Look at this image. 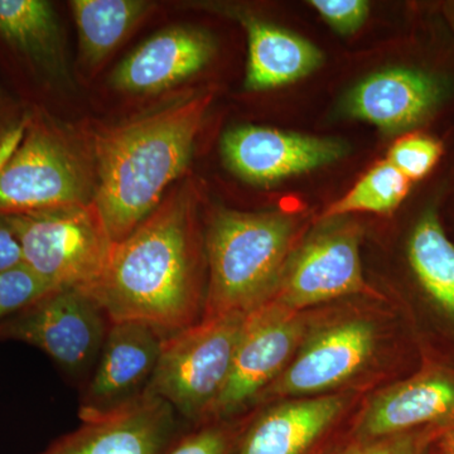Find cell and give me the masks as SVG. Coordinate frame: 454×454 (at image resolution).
<instances>
[{
	"instance_id": "14",
	"label": "cell",
	"mask_w": 454,
	"mask_h": 454,
	"mask_svg": "<svg viewBox=\"0 0 454 454\" xmlns=\"http://www.w3.org/2000/svg\"><path fill=\"white\" fill-rule=\"evenodd\" d=\"M450 92V82L439 74L390 68L358 83L346 100V112L387 133H403L428 121Z\"/></svg>"
},
{
	"instance_id": "3",
	"label": "cell",
	"mask_w": 454,
	"mask_h": 454,
	"mask_svg": "<svg viewBox=\"0 0 454 454\" xmlns=\"http://www.w3.org/2000/svg\"><path fill=\"white\" fill-rule=\"evenodd\" d=\"M291 216L219 210L205 236L207 286L202 318L249 315L276 294L294 240Z\"/></svg>"
},
{
	"instance_id": "7",
	"label": "cell",
	"mask_w": 454,
	"mask_h": 454,
	"mask_svg": "<svg viewBox=\"0 0 454 454\" xmlns=\"http://www.w3.org/2000/svg\"><path fill=\"white\" fill-rule=\"evenodd\" d=\"M110 324L106 310L89 293L57 288L2 322L0 340L40 348L73 378H90Z\"/></svg>"
},
{
	"instance_id": "4",
	"label": "cell",
	"mask_w": 454,
	"mask_h": 454,
	"mask_svg": "<svg viewBox=\"0 0 454 454\" xmlns=\"http://www.w3.org/2000/svg\"><path fill=\"white\" fill-rule=\"evenodd\" d=\"M247 316L202 318L166 336L145 394L160 397L188 422L207 423L229 380Z\"/></svg>"
},
{
	"instance_id": "27",
	"label": "cell",
	"mask_w": 454,
	"mask_h": 454,
	"mask_svg": "<svg viewBox=\"0 0 454 454\" xmlns=\"http://www.w3.org/2000/svg\"><path fill=\"white\" fill-rule=\"evenodd\" d=\"M309 4L340 35L358 31L369 17V3L364 0H313Z\"/></svg>"
},
{
	"instance_id": "26",
	"label": "cell",
	"mask_w": 454,
	"mask_h": 454,
	"mask_svg": "<svg viewBox=\"0 0 454 454\" xmlns=\"http://www.w3.org/2000/svg\"><path fill=\"white\" fill-rule=\"evenodd\" d=\"M441 435L438 427H428L424 430H411L390 437L355 441L333 454H427L430 444Z\"/></svg>"
},
{
	"instance_id": "17",
	"label": "cell",
	"mask_w": 454,
	"mask_h": 454,
	"mask_svg": "<svg viewBox=\"0 0 454 454\" xmlns=\"http://www.w3.org/2000/svg\"><path fill=\"white\" fill-rule=\"evenodd\" d=\"M454 415V380L427 373L380 394L366 409L356 441H372L437 424Z\"/></svg>"
},
{
	"instance_id": "13",
	"label": "cell",
	"mask_w": 454,
	"mask_h": 454,
	"mask_svg": "<svg viewBox=\"0 0 454 454\" xmlns=\"http://www.w3.org/2000/svg\"><path fill=\"white\" fill-rule=\"evenodd\" d=\"M375 342L373 325L363 319L325 328L301 346L269 390L273 395L300 397L337 387L366 365Z\"/></svg>"
},
{
	"instance_id": "8",
	"label": "cell",
	"mask_w": 454,
	"mask_h": 454,
	"mask_svg": "<svg viewBox=\"0 0 454 454\" xmlns=\"http://www.w3.org/2000/svg\"><path fill=\"white\" fill-rule=\"evenodd\" d=\"M307 325L303 317L274 301L250 312L236 348L231 372L215 403L208 422L232 419L277 380L300 348Z\"/></svg>"
},
{
	"instance_id": "5",
	"label": "cell",
	"mask_w": 454,
	"mask_h": 454,
	"mask_svg": "<svg viewBox=\"0 0 454 454\" xmlns=\"http://www.w3.org/2000/svg\"><path fill=\"white\" fill-rule=\"evenodd\" d=\"M22 247L23 262L53 288L91 291L115 243L95 202L4 216Z\"/></svg>"
},
{
	"instance_id": "20",
	"label": "cell",
	"mask_w": 454,
	"mask_h": 454,
	"mask_svg": "<svg viewBox=\"0 0 454 454\" xmlns=\"http://www.w3.org/2000/svg\"><path fill=\"white\" fill-rule=\"evenodd\" d=\"M70 5L90 67L101 64L152 8L143 0H74Z\"/></svg>"
},
{
	"instance_id": "11",
	"label": "cell",
	"mask_w": 454,
	"mask_h": 454,
	"mask_svg": "<svg viewBox=\"0 0 454 454\" xmlns=\"http://www.w3.org/2000/svg\"><path fill=\"white\" fill-rule=\"evenodd\" d=\"M221 151L239 177L250 184H270L336 162L348 145L337 139L247 125L227 131Z\"/></svg>"
},
{
	"instance_id": "30",
	"label": "cell",
	"mask_w": 454,
	"mask_h": 454,
	"mask_svg": "<svg viewBox=\"0 0 454 454\" xmlns=\"http://www.w3.org/2000/svg\"><path fill=\"white\" fill-rule=\"evenodd\" d=\"M3 106H2V98H0V114H2ZM0 121H2V116H0Z\"/></svg>"
},
{
	"instance_id": "19",
	"label": "cell",
	"mask_w": 454,
	"mask_h": 454,
	"mask_svg": "<svg viewBox=\"0 0 454 454\" xmlns=\"http://www.w3.org/2000/svg\"><path fill=\"white\" fill-rule=\"evenodd\" d=\"M0 37L46 73L64 74L61 33L46 0H0Z\"/></svg>"
},
{
	"instance_id": "25",
	"label": "cell",
	"mask_w": 454,
	"mask_h": 454,
	"mask_svg": "<svg viewBox=\"0 0 454 454\" xmlns=\"http://www.w3.org/2000/svg\"><path fill=\"white\" fill-rule=\"evenodd\" d=\"M443 154V145L434 137L411 134L396 140L387 153L393 164L411 182L423 179L437 166Z\"/></svg>"
},
{
	"instance_id": "9",
	"label": "cell",
	"mask_w": 454,
	"mask_h": 454,
	"mask_svg": "<svg viewBox=\"0 0 454 454\" xmlns=\"http://www.w3.org/2000/svg\"><path fill=\"white\" fill-rule=\"evenodd\" d=\"M360 229L337 223L317 232L289 256L270 301L292 310L366 291Z\"/></svg>"
},
{
	"instance_id": "2",
	"label": "cell",
	"mask_w": 454,
	"mask_h": 454,
	"mask_svg": "<svg viewBox=\"0 0 454 454\" xmlns=\"http://www.w3.org/2000/svg\"><path fill=\"white\" fill-rule=\"evenodd\" d=\"M211 100V94L178 100L95 138L94 202L114 243L160 205L187 168Z\"/></svg>"
},
{
	"instance_id": "12",
	"label": "cell",
	"mask_w": 454,
	"mask_h": 454,
	"mask_svg": "<svg viewBox=\"0 0 454 454\" xmlns=\"http://www.w3.org/2000/svg\"><path fill=\"white\" fill-rule=\"evenodd\" d=\"M182 433L175 409L145 394L115 413L82 422L37 454H166Z\"/></svg>"
},
{
	"instance_id": "15",
	"label": "cell",
	"mask_w": 454,
	"mask_h": 454,
	"mask_svg": "<svg viewBox=\"0 0 454 454\" xmlns=\"http://www.w3.org/2000/svg\"><path fill=\"white\" fill-rule=\"evenodd\" d=\"M214 52V41L205 32L173 27L152 35L122 59L112 85L133 94L163 91L199 73Z\"/></svg>"
},
{
	"instance_id": "1",
	"label": "cell",
	"mask_w": 454,
	"mask_h": 454,
	"mask_svg": "<svg viewBox=\"0 0 454 454\" xmlns=\"http://www.w3.org/2000/svg\"><path fill=\"white\" fill-rule=\"evenodd\" d=\"M88 293L112 322H142L170 334L201 321L206 288L190 188L167 193L129 236L114 245L106 271Z\"/></svg>"
},
{
	"instance_id": "28",
	"label": "cell",
	"mask_w": 454,
	"mask_h": 454,
	"mask_svg": "<svg viewBox=\"0 0 454 454\" xmlns=\"http://www.w3.org/2000/svg\"><path fill=\"white\" fill-rule=\"evenodd\" d=\"M23 252L13 231L4 216H0V271L22 264Z\"/></svg>"
},
{
	"instance_id": "6",
	"label": "cell",
	"mask_w": 454,
	"mask_h": 454,
	"mask_svg": "<svg viewBox=\"0 0 454 454\" xmlns=\"http://www.w3.org/2000/svg\"><path fill=\"white\" fill-rule=\"evenodd\" d=\"M94 197L95 178L64 134L40 116L27 122L25 138L0 172V216L88 205Z\"/></svg>"
},
{
	"instance_id": "24",
	"label": "cell",
	"mask_w": 454,
	"mask_h": 454,
	"mask_svg": "<svg viewBox=\"0 0 454 454\" xmlns=\"http://www.w3.org/2000/svg\"><path fill=\"white\" fill-rule=\"evenodd\" d=\"M53 289L56 288L26 262L0 271V324L28 309Z\"/></svg>"
},
{
	"instance_id": "22",
	"label": "cell",
	"mask_w": 454,
	"mask_h": 454,
	"mask_svg": "<svg viewBox=\"0 0 454 454\" xmlns=\"http://www.w3.org/2000/svg\"><path fill=\"white\" fill-rule=\"evenodd\" d=\"M411 184L387 160L379 162L325 211V219H336L356 212L390 214L411 192Z\"/></svg>"
},
{
	"instance_id": "16",
	"label": "cell",
	"mask_w": 454,
	"mask_h": 454,
	"mask_svg": "<svg viewBox=\"0 0 454 454\" xmlns=\"http://www.w3.org/2000/svg\"><path fill=\"white\" fill-rule=\"evenodd\" d=\"M343 404L328 395L273 406L247 423L236 454H319Z\"/></svg>"
},
{
	"instance_id": "23",
	"label": "cell",
	"mask_w": 454,
	"mask_h": 454,
	"mask_svg": "<svg viewBox=\"0 0 454 454\" xmlns=\"http://www.w3.org/2000/svg\"><path fill=\"white\" fill-rule=\"evenodd\" d=\"M231 420H214L182 433L166 454H236L247 423Z\"/></svg>"
},
{
	"instance_id": "10",
	"label": "cell",
	"mask_w": 454,
	"mask_h": 454,
	"mask_svg": "<svg viewBox=\"0 0 454 454\" xmlns=\"http://www.w3.org/2000/svg\"><path fill=\"white\" fill-rule=\"evenodd\" d=\"M168 334L142 322H112L80 402L82 422L121 411L145 394Z\"/></svg>"
},
{
	"instance_id": "21",
	"label": "cell",
	"mask_w": 454,
	"mask_h": 454,
	"mask_svg": "<svg viewBox=\"0 0 454 454\" xmlns=\"http://www.w3.org/2000/svg\"><path fill=\"white\" fill-rule=\"evenodd\" d=\"M409 262L424 291L441 309L454 317V245L437 212H424L408 245Z\"/></svg>"
},
{
	"instance_id": "29",
	"label": "cell",
	"mask_w": 454,
	"mask_h": 454,
	"mask_svg": "<svg viewBox=\"0 0 454 454\" xmlns=\"http://www.w3.org/2000/svg\"><path fill=\"white\" fill-rule=\"evenodd\" d=\"M439 454H454V430H447L439 437Z\"/></svg>"
},
{
	"instance_id": "18",
	"label": "cell",
	"mask_w": 454,
	"mask_h": 454,
	"mask_svg": "<svg viewBox=\"0 0 454 454\" xmlns=\"http://www.w3.org/2000/svg\"><path fill=\"white\" fill-rule=\"evenodd\" d=\"M249 42L245 86L267 90L288 85L315 71L321 51L300 35L267 22L247 17L243 20Z\"/></svg>"
}]
</instances>
